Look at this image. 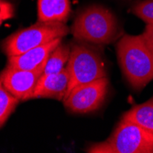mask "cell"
Here are the masks:
<instances>
[{
    "label": "cell",
    "instance_id": "9",
    "mask_svg": "<svg viewBox=\"0 0 153 153\" xmlns=\"http://www.w3.org/2000/svg\"><path fill=\"white\" fill-rule=\"evenodd\" d=\"M62 39H56L51 42L31 49L20 55L9 56L7 66L26 71H33L46 64L51 51L62 43Z\"/></svg>",
    "mask_w": 153,
    "mask_h": 153
},
{
    "label": "cell",
    "instance_id": "6",
    "mask_svg": "<svg viewBox=\"0 0 153 153\" xmlns=\"http://www.w3.org/2000/svg\"><path fill=\"white\" fill-rule=\"evenodd\" d=\"M107 77L75 87L63 99L64 106L75 114H87L98 109L107 94Z\"/></svg>",
    "mask_w": 153,
    "mask_h": 153
},
{
    "label": "cell",
    "instance_id": "15",
    "mask_svg": "<svg viewBox=\"0 0 153 153\" xmlns=\"http://www.w3.org/2000/svg\"><path fill=\"white\" fill-rule=\"evenodd\" d=\"M14 16V7L11 3L6 0H0V26L1 24Z\"/></svg>",
    "mask_w": 153,
    "mask_h": 153
},
{
    "label": "cell",
    "instance_id": "5",
    "mask_svg": "<svg viewBox=\"0 0 153 153\" xmlns=\"http://www.w3.org/2000/svg\"><path fill=\"white\" fill-rule=\"evenodd\" d=\"M66 68L69 74V86L65 97L77 86L106 77L100 54L82 45H74L71 49Z\"/></svg>",
    "mask_w": 153,
    "mask_h": 153
},
{
    "label": "cell",
    "instance_id": "14",
    "mask_svg": "<svg viewBox=\"0 0 153 153\" xmlns=\"http://www.w3.org/2000/svg\"><path fill=\"white\" fill-rule=\"evenodd\" d=\"M132 13L147 24H153V0H144L132 7Z\"/></svg>",
    "mask_w": 153,
    "mask_h": 153
},
{
    "label": "cell",
    "instance_id": "4",
    "mask_svg": "<svg viewBox=\"0 0 153 153\" xmlns=\"http://www.w3.org/2000/svg\"><path fill=\"white\" fill-rule=\"evenodd\" d=\"M68 32L65 23L38 21L7 37L2 42V50L7 57L17 56L56 39H62Z\"/></svg>",
    "mask_w": 153,
    "mask_h": 153
},
{
    "label": "cell",
    "instance_id": "2",
    "mask_svg": "<svg viewBox=\"0 0 153 153\" xmlns=\"http://www.w3.org/2000/svg\"><path fill=\"white\" fill-rule=\"evenodd\" d=\"M74 39L97 45L112 42L118 34L114 14L101 6H91L82 10L72 27Z\"/></svg>",
    "mask_w": 153,
    "mask_h": 153
},
{
    "label": "cell",
    "instance_id": "11",
    "mask_svg": "<svg viewBox=\"0 0 153 153\" xmlns=\"http://www.w3.org/2000/svg\"><path fill=\"white\" fill-rule=\"evenodd\" d=\"M122 119L131 121L153 135V96L140 105H137L126 112Z\"/></svg>",
    "mask_w": 153,
    "mask_h": 153
},
{
    "label": "cell",
    "instance_id": "8",
    "mask_svg": "<svg viewBox=\"0 0 153 153\" xmlns=\"http://www.w3.org/2000/svg\"><path fill=\"white\" fill-rule=\"evenodd\" d=\"M69 86V74L65 67L57 74L41 75L37 82L32 99L52 98L62 101L67 94Z\"/></svg>",
    "mask_w": 153,
    "mask_h": 153
},
{
    "label": "cell",
    "instance_id": "13",
    "mask_svg": "<svg viewBox=\"0 0 153 153\" xmlns=\"http://www.w3.org/2000/svg\"><path fill=\"white\" fill-rule=\"evenodd\" d=\"M19 103V100L12 95L0 82V128L4 126Z\"/></svg>",
    "mask_w": 153,
    "mask_h": 153
},
{
    "label": "cell",
    "instance_id": "7",
    "mask_svg": "<svg viewBox=\"0 0 153 153\" xmlns=\"http://www.w3.org/2000/svg\"><path fill=\"white\" fill-rule=\"evenodd\" d=\"M45 64L33 71H26L7 66L0 74L3 86L19 101L30 100L39 77L42 75Z\"/></svg>",
    "mask_w": 153,
    "mask_h": 153
},
{
    "label": "cell",
    "instance_id": "12",
    "mask_svg": "<svg viewBox=\"0 0 153 153\" xmlns=\"http://www.w3.org/2000/svg\"><path fill=\"white\" fill-rule=\"evenodd\" d=\"M71 47L67 44L61 43L55 48L46 62L43 74H51L60 73L66 67L70 58Z\"/></svg>",
    "mask_w": 153,
    "mask_h": 153
},
{
    "label": "cell",
    "instance_id": "3",
    "mask_svg": "<svg viewBox=\"0 0 153 153\" xmlns=\"http://www.w3.org/2000/svg\"><path fill=\"white\" fill-rule=\"evenodd\" d=\"M90 153H153V135L138 125L121 119L105 142L91 146Z\"/></svg>",
    "mask_w": 153,
    "mask_h": 153
},
{
    "label": "cell",
    "instance_id": "10",
    "mask_svg": "<svg viewBox=\"0 0 153 153\" xmlns=\"http://www.w3.org/2000/svg\"><path fill=\"white\" fill-rule=\"evenodd\" d=\"M71 13L70 0H38V21L65 23Z\"/></svg>",
    "mask_w": 153,
    "mask_h": 153
},
{
    "label": "cell",
    "instance_id": "1",
    "mask_svg": "<svg viewBox=\"0 0 153 153\" xmlns=\"http://www.w3.org/2000/svg\"><path fill=\"white\" fill-rule=\"evenodd\" d=\"M122 73L135 90H141L153 80V53L142 35H124L117 44Z\"/></svg>",
    "mask_w": 153,
    "mask_h": 153
},
{
    "label": "cell",
    "instance_id": "16",
    "mask_svg": "<svg viewBox=\"0 0 153 153\" xmlns=\"http://www.w3.org/2000/svg\"><path fill=\"white\" fill-rule=\"evenodd\" d=\"M147 46L153 53V24H147L144 32L141 34Z\"/></svg>",
    "mask_w": 153,
    "mask_h": 153
}]
</instances>
